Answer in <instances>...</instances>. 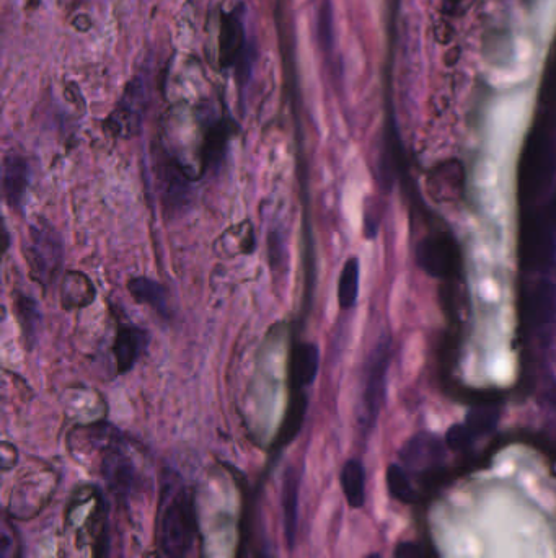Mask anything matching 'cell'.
<instances>
[{"instance_id":"5b68a950","label":"cell","mask_w":556,"mask_h":558,"mask_svg":"<svg viewBox=\"0 0 556 558\" xmlns=\"http://www.w3.org/2000/svg\"><path fill=\"white\" fill-rule=\"evenodd\" d=\"M299 495H301V475L294 467H287L281 485V511H283L284 539L289 549L296 547L297 529H299Z\"/></svg>"},{"instance_id":"ba28073f","label":"cell","mask_w":556,"mask_h":558,"mask_svg":"<svg viewBox=\"0 0 556 558\" xmlns=\"http://www.w3.org/2000/svg\"><path fill=\"white\" fill-rule=\"evenodd\" d=\"M147 343L146 330L136 327L121 328L115 341L116 366L126 372L133 368Z\"/></svg>"},{"instance_id":"7c38bea8","label":"cell","mask_w":556,"mask_h":558,"mask_svg":"<svg viewBox=\"0 0 556 558\" xmlns=\"http://www.w3.org/2000/svg\"><path fill=\"white\" fill-rule=\"evenodd\" d=\"M318 348L312 343L299 346L297 355L294 356V366H292V374H294V381L299 386H310L315 381L318 371Z\"/></svg>"},{"instance_id":"52a82bcc","label":"cell","mask_w":556,"mask_h":558,"mask_svg":"<svg viewBox=\"0 0 556 558\" xmlns=\"http://www.w3.org/2000/svg\"><path fill=\"white\" fill-rule=\"evenodd\" d=\"M30 183V167L27 160L17 154H10L4 160V193L12 208L22 204L23 195Z\"/></svg>"},{"instance_id":"8992f818","label":"cell","mask_w":556,"mask_h":558,"mask_svg":"<svg viewBox=\"0 0 556 558\" xmlns=\"http://www.w3.org/2000/svg\"><path fill=\"white\" fill-rule=\"evenodd\" d=\"M403 462L410 467H429L442 461L444 457V444L434 434L420 433L408 439L400 452Z\"/></svg>"},{"instance_id":"277c9868","label":"cell","mask_w":556,"mask_h":558,"mask_svg":"<svg viewBox=\"0 0 556 558\" xmlns=\"http://www.w3.org/2000/svg\"><path fill=\"white\" fill-rule=\"evenodd\" d=\"M416 262L433 278H447L457 265L454 242L446 235H433L416 247Z\"/></svg>"},{"instance_id":"4fadbf2b","label":"cell","mask_w":556,"mask_h":558,"mask_svg":"<svg viewBox=\"0 0 556 558\" xmlns=\"http://www.w3.org/2000/svg\"><path fill=\"white\" fill-rule=\"evenodd\" d=\"M556 320V291L552 284H542L535 294L534 322L542 333L552 327Z\"/></svg>"},{"instance_id":"5bb4252c","label":"cell","mask_w":556,"mask_h":558,"mask_svg":"<svg viewBox=\"0 0 556 558\" xmlns=\"http://www.w3.org/2000/svg\"><path fill=\"white\" fill-rule=\"evenodd\" d=\"M498 420V407H493V405H478V407L472 408V410L467 413L464 425L467 426V430L472 433L473 438L477 439L495 430L496 425H498Z\"/></svg>"},{"instance_id":"e0dca14e","label":"cell","mask_w":556,"mask_h":558,"mask_svg":"<svg viewBox=\"0 0 556 558\" xmlns=\"http://www.w3.org/2000/svg\"><path fill=\"white\" fill-rule=\"evenodd\" d=\"M473 441H475V438L467 430V426L464 423H457V425L451 426L447 430L446 439H444L447 448L452 449V451H464V449L472 446Z\"/></svg>"},{"instance_id":"ac0fdd59","label":"cell","mask_w":556,"mask_h":558,"mask_svg":"<svg viewBox=\"0 0 556 558\" xmlns=\"http://www.w3.org/2000/svg\"><path fill=\"white\" fill-rule=\"evenodd\" d=\"M393 558H423V550L415 542H402L393 550Z\"/></svg>"},{"instance_id":"7a4b0ae2","label":"cell","mask_w":556,"mask_h":558,"mask_svg":"<svg viewBox=\"0 0 556 558\" xmlns=\"http://www.w3.org/2000/svg\"><path fill=\"white\" fill-rule=\"evenodd\" d=\"M389 363L390 340L382 337L367 359L366 374H364L361 408H359V425L364 431H371L374 428L380 410L384 407Z\"/></svg>"},{"instance_id":"44dd1931","label":"cell","mask_w":556,"mask_h":558,"mask_svg":"<svg viewBox=\"0 0 556 558\" xmlns=\"http://www.w3.org/2000/svg\"><path fill=\"white\" fill-rule=\"evenodd\" d=\"M555 234H556V204H555Z\"/></svg>"},{"instance_id":"6da1fadb","label":"cell","mask_w":556,"mask_h":558,"mask_svg":"<svg viewBox=\"0 0 556 558\" xmlns=\"http://www.w3.org/2000/svg\"><path fill=\"white\" fill-rule=\"evenodd\" d=\"M196 539L195 498L180 477L168 472L160 490L157 542L167 558H186Z\"/></svg>"},{"instance_id":"9c48e42d","label":"cell","mask_w":556,"mask_h":558,"mask_svg":"<svg viewBox=\"0 0 556 558\" xmlns=\"http://www.w3.org/2000/svg\"><path fill=\"white\" fill-rule=\"evenodd\" d=\"M341 488L345 493L348 505L359 510L366 503V470L356 459L346 462L341 469Z\"/></svg>"},{"instance_id":"30bf717a","label":"cell","mask_w":556,"mask_h":558,"mask_svg":"<svg viewBox=\"0 0 556 558\" xmlns=\"http://www.w3.org/2000/svg\"><path fill=\"white\" fill-rule=\"evenodd\" d=\"M128 288L137 302L152 307L159 314H168L167 293L159 283H155L149 278H134L129 281Z\"/></svg>"},{"instance_id":"ffe728a7","label":"cell","mask_w":556,"mask_h":558,"mask_svg":"<svg viewBox=\"0 0 556 558\" xmlns=\"http://www.w3.org/2000/svg\"><path fill=\"white\" fill-rule=\"evenodd\" d=\"M366 558H382V555H379V554H371V555H367Z\"/></svg>"},{"instance_id":"9a60e30c","label":"cell","mask_w":556,"mask_h":558,"mask_svg":"<svg viewBox=\"0 0 556 558\" xmlns=\"http://www.w3.org/2000/svg\"><path fill=\"white\" fill-rule=\"evenodd\" d=\"M387 488L392 498L402 503H413L416 500L415 488L411 485L410 477L400 465L390 464L385 474Z\"/></svg>"},{"instance_id":"3957f363","label":"cell","mask_w":556,"mask_h":558,"mask_svg":"<svg viewBox=\"0 0 556 558\" xmlns=\"http://www.w3.org/2000/svg\"><path fill=\"white\" fill-rule=\"evenodd\" d=\"M25 257L31 270L41 283L53 281L61 270L62 247L56 232L51 227H31L30 245Z\"/></svg>"},{"instance_id":"d6986e66","label":"cell","mask_w":556,"mask_h":558,"mask_svg":"<svg viewBox=\"0 0 556 558\" xmlns=\"http://www.w3.org/2000/svg\"><path fill=\"white\" fill-rule=\"evenodd\" d=\"M442 2H444V7L447 10H451L449 14H455V10H459L465 0H442Z\"/></svg>"},{"instance_id":"2e32d148","label":"cell","mask_w":556,"mask_h":558,"mask_svg":"<svg viewBox=\"0 0 556 558\" xmlns=\"http://www.w3.org/2000/svg\"><path fill=\"white\" fill-rule=\"evenodd\" d=\"M105 465L108 479L116 487H128L129 482H133V464L121 454H111Z\"/></svg>"},{"instance_id":"8fae6325","label":"cell","mask_w":556,"mask_h":558,"mask_svg":"<svg viewBox=\"0 0 556 558\" xmlns=\"http://www.w3.org/2000/svg\"><path fill=\"white\" fill-rule=\"evenodd\" d=\"M359 275H361V268H359L358 258H349L341 270L340 281H338V302L343 310L351 309L358 301Z\"/></svg>"}]
</instances>
